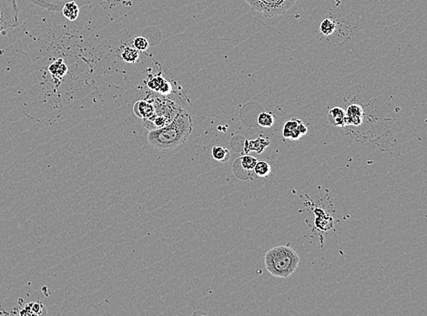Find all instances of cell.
Returning <instances> with one entry per match:
<instances>
[{
  "mask_svg": "<svg viewBox=\"0 0 427 316\" xmlns=\"http://www.w3.org/2000/svg\"><path fill=\"white\" fill-rule=\"evenodd\" d=\"M26 308L28 309V311L26 312L24 314H34V316H42L46 314V311L44 306L40 302H32L26 306Z\"/></svg>",
  "mask_w": 427,
  "mask_h": 316,
  "instance_id": "18",
  "label": "cell"
},
{
  "mask_svg": "<svg viewBox=\"0 0 427 316\" xmlns=\"http://www.w3.org/2000/svg\"><path fill=\"white\" fill-rule=\"evenodd\" d=\"M192 132V120L184 108H180L177 116L168 125L158 130H150L148 134V143L157 150H168L177 148L187 140Z\"/></svg>",
  "mask_w": 427,
  "mask_h": 316,
  "instance_id": "1",
  "label": "cell"
},
{
  "mask_svg": "<svg viewBox=\"0 0 427 316\" xmlns=\"http://www.w3.org/2000/svg\"><path fill=\"white\" fill-rule=\"evenodd\" d=\"M120 56L124 62H128V63H134L138 60L140 55H138V50H136L134 46L133 48L126 46L123 48Z\"/></svg>",
  "mask_w": 427,
  "mask_h": 316,
  "instance_id": "15",
  "label": "cell"
},
{
  "mask_svg": "<svg viewBox=\"0 0 427 316\" xmlns=\"http://www.w3.org/2000/svg\"><path fill=\"white\" fill-rule=\"evenodd\" d=\"M308 132V128L304 123L299 118H290L285 123L282 135L285 138H290L292 140H297L304 136Z\"/></svg>",
  "mask_w": 427,
  "mask_h": 316,
  "instance_id": "6",
  "label": "cell"
},
{
  "mask_svg": "<svg viewBox=\"0 0 427 316\" xmlns=\"http://www.w3.org/2000/svg\"><path fill=\"white\" fill-rule=\"evenodd\" d=\"M133 46L138 51L147 50L148 48V42L143 36H137L133 41Z\"/></svg>",
  "mask_w": 427,
  "mask_h": 316,
  "instance_id": "21",
  "label": "cell"
},
{
  "mask_svg": "<svg viewBox=\"0 0 427 316\" xmlns=\"http://www.w3.org/2000/svg\"><path fill=\"white\" fill-rule=\"evenodd\" d=\"M346 125L360 126L364 120V110L359 104H352L346 110Z\"/></svg>",
  "mask_w": 427,
  "mask_h": 316,
  "instance_id": "10",
  "label": "cell"
},
{
  "mask_svg": "<svg viewBox=\"0 0 427 316\" xmlns=\"http://www.w3.org/2000/svg\"><path fill=\"white\" fill-rule=\"evenodd\" d=\"M257 162H258L257 158L252 156H242L235 162V164H239L240 166L246 172L252 170Z\"/></svg>",
  "mask_w": 427,
  "mask_h": 316,
  "instance_id": "17",
  "label": "cell"
},
{
  "mask_svg": "<svg viewBox=\"0 0 427 316\" xmlns=\"http://www.w3.org/2000/svg\"><path fill=\"white\" fill-rule=\"evenodd\" d=\"M299 255L288 245H280L268 250L265 254V267L275 277L286 278L298 267Z\"/></svg>",
  "mask_w": 427,
  "mask_h": 316,
  "instance_id": "2",
  "label": "cell"
},
{
  "mask_svg": "<svg viewBox=\"0 0 427 316\" xmlns=\"http://www.w3.org/2000/svg\"><path fill=\"white\" fill-rule=\"evenodd\" d=\"M254 170L257 176H259L260 178H265L269 176V174L272 172V168H270V165L267 164L266 162H258L255 165Z\"/></svg>",
  "mask_w": 427,
  "mask_h": 316,
  "instance_id": "19",
  "label": "cell"
},
{
  "mask_svg": "<svg viewBox=\"0 0 427 316\" xmlns=\"http://www.w3.org/2000/svg\"><path fill=\"white\" fill-rule=\"evenodd\" d=\"M133 112L142 120L152 117L155 113V107L150 93L148 94L147 97L135 102L133 105Z\"/></svg>",
  "mask_w": 427,
  "mask_h": 316,
  "instance_id": "7",
  "label": "cell"
},
{
  "mask_svg": "<svg viewBox=\"0 0 427 316\" xmlns=\"http://www.w3.org/2000/svg\"><path fill=\"white\" fill-rule=\"evenodd\" d=\"M18 16L16 0H0V34L18 25Z\"/></svg>",
  "mask_w": 427,
  "mask_h": 316,
  "instance_id": "5",
  "label": "cell"
},
{
  "mask_svg": "<svg viewBox=\"0 0 427 316\" xmlns=\"http://www.w3.org/2000/svg\"><path fill=\"white\" fill-rule=\"evenodd\" d=\"M61 12H62V15L64 16L66 20L75 21L80 15V6L74 1L66 2V4L63 6Z\"/></svg>",
  "mask_w": 427,
  "mask_h": 316,
  "instance_id": "12",
  "label": "cell"
},
{
  "mask_svg": "<svg viewBox=\"0 0 427 316\" xmlns=\"http://www.w3.org/2000/svg\"><path fill=\"white\" fill-rule=\"evenodd\" d=\"M147 86L148 90H150V92L162 96H168L172 92V85L170 84V82L160 75L148 76Z\"/></svg>",
  "mask_w": 427,
  "mask_h": 316,
  "instance_id": "8",
  "label": "cell"
},
{
  "mask_svg": "<svg viewBox=\"0 0 427 316\" xmlns=\"http://www.w3.org/2000/svg\"><path fill=\"white\" fill-rule=\"evenodd\" d=\"M327 118L332 126L344 127L346 125V110L342 108H332L329 110Z\"/></svg>",
  "mask_w": 427,
  "mask_h": 316,
  "instance_id": "11",
  "label": "cell"
},
{
  "mask_svg": "<svg viewBox=\"0 0 427 316\" xmlns=\"http://www.w3.org/2000/svg\"><path fill=\"white\" fill-rule=\"evenodd\" d=\"M212 155L214 160H216L220 162H225L229 160L230 156L229 150L220 146H214L212 150Z\"/></svg>",
  "mask_w": 427,
  "mask_h": 316,
  "instance_id": "14",
  "label": "cell"
},
{
  "mask_svg": "<svg viewBox=\"0 0 427 316\" xmlns=\"http://www.w3.org/2000/svg\"><path fill=\"white\" fill-rule=\"evenodd\" d=\"M270 144L269 140L268 138H257V140H252V142H246V145H245V150H246V152H250V150H254L256 152L260 153L262 152V150H264L268 145Z\"/></svg>",
  "mask_w": 427,
  "mask_h": 316,
  "instance_id": "13",
  "label": "cell"
},
{
  "mask_svg": "<svg viewBox=\"0 0 427 316\" xmlns=\"http://www.w3.org/2000/svg\"><path fill=\"white\" fill-rule=\"evenodd\" d=\"M254 10L265 18L284 15L294 5L297 0H245Z\"/></svg>",
  "mask_w": 427,
  "mask_h": 316,
  "instance_id": "4",
  "label": "cell"
},
{
  "mask_svg": "<svg viewBox=\"0 0 427 316\" xmlns=\"http://www.w3.org/2000/svg\"><path fill=\"white\" fill-rule=\"evenodd\" d=\"M31 3L38 6L41 8L53 12H60L66 2L74 1L78 6H86L92 3V0H30Z\"/></svg>",
  "mask_w": 427,
  "mask_h": 316,
  "instance_id": "9",
  "label": "cell"
},
{
  "mask_svg": "<svg viewBox=\"0 0 427 316\" xmlns=\"http://www.w3.org/2000/svg\"><path fill=\"white\" fill-rule=\"evenodd\" d=\"M258 123L260 127L270 128L274 123V116L272 113L262 112L258 116Z\"/></svg>",
  "mask_w": 427,
  "mask_h": 316,
  "instance_id": "20",
  "label": "cell"
},
{
  "mask_svg": "<svg viewBox=\"0 0 427 316\" xmlns=\"http://www.w3.org/2000/svg\"><path fill=\"white\" fill-rule=\"evenodd\" d=\"M150 95L155 107V113L152 117L142 120L143 126L148 132L158 130L168 125V123L172 122L173 118L177 116L182 108L167 96L158 95L156 93L154 94L152 92H150Z\"/></svg>",
  "mask_w": 427,
  "mask_h": 316,
  "instance_id": "3",
  "label": "cell"
},
{
  "mask_svg": "<svg viewBox=\"0 0 427 316\" xmlns=\"http://www.w3.org/2000/svg\"><path fill=\"white\" fill-rule=\"evenodd\" d=\"M336 30V22L332 18H324L320 23V33L324 36H330L332 35Z\"/></svg>",
  "mask_w": 427,
  "mask_h": 316,
  "instance_id": "16",
  "label": "cell"
}]
</instances>
